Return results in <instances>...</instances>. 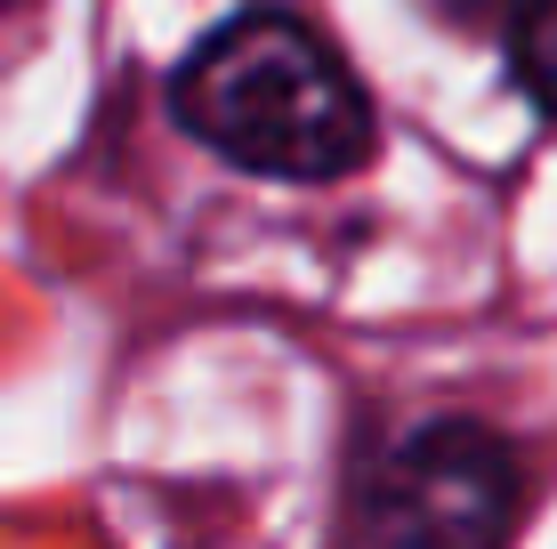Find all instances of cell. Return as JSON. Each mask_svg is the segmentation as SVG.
<instances>
[{"label":"cell","instance_id":"cell-1","mask_svg":"<svg viewBox=\"0 0 557 549\" xmlns=\"http://www.w3.org/2000/svg\"><path fill=\"white\" fill-rule=\"evenodd\" d=\"M178 129L259 178H348L372 154V105L356 73L292 9H243L170 82Z\"/></svg>","mask_w":557,"mask_h":549},{"label":"cell","instance_id":"cell-2","mask_svg":"<svg viewBox=\"0 0 557 549\" xmlns=\"http://www.w3.org/2000/svg\"><path fill=\"white\" fill-rule=\"evenodd\" d=\"M517 452L485 421H420L372 461L363 541L372 549H509Z\"/></svg>","mask_w":557,"mask_h":549},{"label":"cell","instance_id":"cell-3","mask_svg":"<svg viewBox=\"0 0 557 549\" xmlns=\"http://www.w3.org/2000/svg\"><path fill=\"white\" fill-rule=\"evenodd\" d=\"M509 73L533 105L557 122V0H525L509 25Z\"/></svg>","mask_w":557,"mask_h":549},{"label":"cell","instance_id":"cell-4","mask_svg":"<svg viewBox=\"0 0 557 549\" xmlns=\"http://www.w3.org/2000/svg\"><path fill=\"white\" fill-rule=\"evenodd\" d=\"M429 9H445V16H493L502 0H429Z\"/></svg>","mask_w":557,"mask_h":549}]
</instances>
